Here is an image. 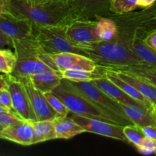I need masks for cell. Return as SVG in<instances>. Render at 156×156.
Listing matches in <instances>:
<instances>
[{"label":"cell","mask_w":156,"mask_h":156,"mask_svg":"<svg viewBox=\"0 0 156 156\" xmlns=\"http://www.w3.org/2000/svg\"><path fill=\"white\" fill-rule=\"evenodd\" d=\"M11 15L43 26L66 27L76 19L69 0H10Z\"/></svg>","instance_id":"obj_1"},{"label":"cell","mask_w":156,"mask_h":156,"mask_svg":"<svg viewBox=\"0 0 156 156\" xmlns=\"http://www.w3.org/2000/svg\"><path fill=\"white\" fill-rule=\"evenodd\" d=\"M12 48L17 56L16 66L12 75L24 82L32 76L48 69L59 71L47 53L35 42L33 37L28 39L13 41Z\"/></svg>","instance_id":"obj_2"},{"label":"cell","mask_w":156,"mask_h":156,"mask_svg":"<svg viewBox=\"0 0 156 156\" xmlns=\"http://www.w3.org/2000/svg\"><path fill=\"white\" fill-rule=\"evenodd\" d=\"M81 49L85 56L95 61L97 64L143 65L131 49L130 44L117 37V35L112 41H98Z\"/></svg>","instance_id":"obj_3"},{"label":"cell","mask_w":156,"mask_h":156,"mask_svg":"<svg viewBox=\"0 0 156 156\" xmlns=\"http://www.w3.org/2000/svg\"><path fill=\"white\" fill-rule=\"evenodd\" d=\"M52 92L63 102L70 113L73 114L120 124L117 119L94 105L66 79H62L61 83Z\"/></svg>","instance_id":"obj_4"},{"label":"cell","mask_w":156,"mask_h":156,"mask_svg":"<svg viewBox=\"0 0 156 156\" xmlns=\"http://www.w3.org/2000/svg\"><path fill=\"white\" fill-rule=\"evenodd\" d=\"M33 38L40 48L47 54L69 52L85 55L80 47H76L69 40L65 27L33 24Z\"/></svg>","instance_id":"obj_5"},{"label":"cell","mask_w":156,"mask_h":156,"mask_svg":"<svg viewBox=\"0 0 156 156\" xmlns=\"http://www.w3.org/2000/svg\"><path fill=\"white\" fill-rule=\"evenodd\" d=\"M69 82L94 105L117 119L122 126L134 125L126 115L122 105L105 94L91 82Z\"/></svg>","instance_id":"obj_6"},{"label":"cell","mask_w":156,"mask_h":156,"mask_svg":"<svg viewBox=\"0 0 156 156\" xmlns=\"http://www.w3.org/2000/svg\"><path fill=\"white\" fill-rule=\"evenodd\" d=\"M7 82L8 88L12 96L13 111L23 120L36 121V116L24 84L12 75H7Z\"/></svg>","instance_id":"obj_7"},{"label":"cell","mask_w":156,"mask_h":156,"mask_svg":"<svg viewBox=\"0 0 156 156\" xmlns=\"http://www.w3.org/2000/svg\"><path fill=\"white\" fill-rule=\"evenodd\" d=\"M96 19H74L65 27L69 40L80 48L98 42L95 31Z\"/></svg>","instance_id":"obj_8"},{"label":"cell","mask_w":156,"mask_h":156,"mask_svg":"<svg viewBox=\"0 0 156 156\" xmlns=\"http://www.w3.org/2000/svg\"><path fill=\"white\" fill-rule=\"evenodd\" d=\"M75 122L80 125L86 132L98 134L103 136L128 142L123 133V126L118 123H110L98 119L89 118L83 116L73 114L71 117Z\"/></svg>","instance_id":"obj_9"},{"label":"cell","mask_w":156,"mask_h":156,"mask_svg":"<svg viewBox=\"0 0 156 156\" xmlns=\"http://www.w3.org/2000/svg\"><path fill=\"white\" fill-rule=\"evenodd\" d=\"M76 19L94 20L111 13L112 0H69Z\"/></svg>","instance_id":"obj_10"},{"label":"cell","mask_w":156,"mask_h":156,"mask_svg":"<svg viewBox=\"0 0 156 156\" xmlns=\"http://www.w3.org/2000/svg\"><path fill=\"white\" fill-rule=\"evenodd\" d=\"M0 30L12 42L33 37V24L11 14L0 15Z\"/></svg>","instance_id":"obj_11"},{"label":"cell","mask_w":156,"mask_h":156,"mask_svg":"<svg viewBox=\"0 0 156 156\" xmlns=\"http://www.w3.org/2000/svg\"><path fill=\"white\" fill-rule=\"evenodd\" d=\"M155 29L156 26H147L138 29L132 39L131 49L143 65L156 69V50L145 41L147 35Z\"/></svg>","instance_id":"obj_12"},{"label":"cell","mask_w":156,"mask_h":156,"mask_svg":"<svg viewBox=\"0 0 156 156\" xmlns=\"http://www.w3.org/2000/svg\"><path fill=\"white\" fill-rule=\"evenodd\" d=\"M59 71L66 69H76L94 71L98 69L97 62L88 56L77 53H60L49 54Z\"/></svg>","instance_id":"obj_13"},{"label":"cell","mask_w":156,"mask_h":156,"mask_svg":"<svg viewBox=\"0 0 156 156\" xmlns=\"http://www.w3.org/2000/svg\"><path fill=\"white\" fill-rule=\"evenodd\" d=\"M0 139L13 142L21 146L34 145L33 123L21 120L14 124L5 126L0 134Z\"/></svg>","instance_id":"obj_14"},{"label":"cell","mask_w":156,"mask_h":156,"mask_svg":"<svg viewBox=\"0 0 156 156\" xmlns=\"http://www.w3.org/2000/svg\"><path fill=\"white\" fill-rule=\"evenodd\" d=\"M26 90L30 98L32 108L36 116L37 120H53L57 117L56 113L49 104L45 95L42 91L38 90L30 79L25 81Z\"/></svg>","instance_id":"obj_15"},{"label":"cell","mask_w":156,"mask_h":156,"mask_svg":"<svg viewBox=\"0 0 156 156\" xmlns=\"http://www.w3.org/2000/svg\"><path fill=\"white\" fill-rule=\"evenodd\" d=\"M125 114L134 125L140 128L146 126L156 127V107L121 105Z\"/></svg>","instance_id":"obj_16"},{"label":"cell","mask_w":156,"mask_h":156,"mask_svg":"<svg viewBox=\"0 0 156 156\" xmlns=\"http://www.w3.org/2000/svg\"><path fill=\"white\" fill-rule=\"evenodd\" d=\"M94 85H95L98 88L103 91L105 94L117 101L120 105H139V106H146L133 98L125 93L120 88H119L117 85L111 82L109 79L105 75L102 77L96 79L91 81ZM148 107V106H146Z\"/></svg>","instance_id":"obj_17"},{"label":"cell","mask_w":156,"mask_h":156,"mask_svg":"<svg viewBox=\"0 0 156 156\" xmlns=\"http://www.w3.org/2000/svg\"><path fill=\"white\" fill-rule=\"evenodd\" d=\"M103 69L123 72L133 75L156 86V69L145 65H106L98 64Z\"/></svg>","instance_id":"obj_18"},{"label":"cell","mask_w":156,"mask_h":156,"mask_svg":"<svg viewBox=\"0 0 156 156\" xmlns=\"http://www.w3.org/2000/svg\"><path fill=\"white\" fill-rule=\"evenodd\" d=\"M111 71L114 72L118 77L124 80L125 82L132 85L139 92L141 93L154 106L156 107V86L143 80V79L133 76V75L123 73V72L117 71V70H111Z\"/></svg>","instance_id":"obj_19"},{"label":"cell","mask_w":156,"mask_h":156,"mask_svg":"<svg viewBox=\"0 0 156 156\" xmlns=\"http://www.w3.org/2000/svg\"><path fill=\"white\" fill-rule=\"evenodd\" d=\"M33 85L43 93L52 91L62 82L59 71L48 69L37 73L30 78Z\"/></svg>","instance_id":"obj_20"},{"label":"cell","mask_w":156,"mask_h":156,"mask_svg":"<svg viewBox=\"0 0 156 156\" xmlns=\"http://www.w3.org/2000/svg\"><path fill=\"white\" fill-rule=\"evenodd\" d=\"M56 139L69 140L76 136L85 133L83 127L68 117H56L53 120Z\"/></svg>","instance_id":"obj_21"},{"label":"cell","mask_w":156,"mask_h":156,"mask_svg":"<svg viewBox=\"0 0 156 156\" xmlns=\"http://www.w3.org/2000/svg\"><path fill=\"white\" fill-rule=\"evenodd\" d=\"M62 79L72 82H91L105 75V72L98 66V69L94 71L76 69H66L59 71Z\"/></svg>","instance_id":"obj_22"},{"label":"cell","mask_w":156,"mask_h":156,"mask_svg":"<svg viewBox=\"0 0 156 156\" xmlns=\"http://www.w3.org/2000/svg\"><path fill=\"white\" fill-rule=\"evenodd\" d=\"M95 31L99 41H112L118 34V27L114 20L106 15L96 18Z\"/></svg>","instance_id":"obj_23"},{"label":"cell","mask_w":156,"mask_h":156,"mask_svg":"<svg viewBox=\"0 0 156 156\" xmlns=\"http://www.w3.org/2000/svg\"><path fill=\"white\" fill-rule=\"evenodd\" d=\"M100 68L105 72L106 76L111 81V82H114L115 85H117L119 88H121L125 93H126L128 95L130 96V97L132 98H133L134 100L140 102V103L143 104V105H146V106L149 107V108L155 107L154 106V105H152L146 97H144L141 93L139 92L132 85H130L129 83L125 82L124 80H123V79H120V77H118L114 72L111 71V70L105 69H102L101 67H100Z\"/></svg>","instance_id":"obj_24"},{"label":"cell","mask_w":156,"mask_h":156,"mask_svg":"<svg viewBox=\"0 0 156 156\" xmlns=\"http://www.w3.org/2000/svg\"><path fill=\"white\" fill-rule=\"evenodd\" d=\"M33 123L34 131V143H44L46 141L56 140V130L53 120H36Z\"/></svg>","instance_id":"obj_25"},{"label":"cell","mask_w":156,"mask_h":156,"mask_svg":"<svg viewBox=\"0 0 156 156\" xmlns=\"http://www.w3.org/2000/svg\"><path fill=\"white\" fill-rule=\"evenodd\" d=\"M17 56L10 49H0V73L12 74L16 66Z\"/></svg>","instance_id":"obj_26"},{"label":"cell","mask_w":156,"mask_h":156,"mask_svg":"<svg viewBox=\"0 0 156 156\" xmlns=\"http://www.w3.org/2000/svg\"><path fill=\"white\" fill-rule=\"evenodd\" d=\"M138 0H112L111 4V12L115 15L132 12L136 9Z\"/></svg>","instance_id":"obj_27"},{"label":"cell","mask_w":156,"mask_h":156,"mask_svg":"<svg viewBox=\"0 0 156 156\" xmlns=\"http://www.w3.org/2000/svg\"><path fill=\"white\" fill-rule=\"evenodd\" d=\"M44 94L51 108L56 113L57 117H68L70 111L57 96L55 95L52 91H48Z\"/></svg>","instance_id":"obj_28"},{"label":"cell","mask_w":156,"mask_h":156,"mask_svg":"<svg viewBox=\"0 0 156 156\" xmlns=\"http://www.w3.org/2000/svg\"><path fill=\"white\" fill-rule=\"evenodd\" d=\"M123 133H124L128 143H130L135 147L141 143L143 139L145 137L141 128L136 125L123 126Z\"/></svg>","instance_id":"obj_29"},{"label":"cell","mask_w":156,"mask_h":156,"mask_svg":"<svg viewBox=\"0 0 156 156\" xmlns=\"http://www.w3.org/2000/svg\"><path fill=\"white\" fill-rule=\"evenodd\" d=\"M136 149L143 155H149L156 154V140L145 136L141 143L136 146Z\"/></svg>","instance_id":"obj_30"},{"label":"cell","mask_w":156,"mask_h":156,"mask_svg":"<svg viewBox=\"0 0 156 156\" xmlns=\"http://www.w3.org/2000/svg\"><path fill=\"white\" fill-rule=\"evenodd\" d=\"M23 120L15 111H5L0 112V124L4 127L17 123L19 120Z\"/></svg>","instance_id":"obj_31"},{"label":"cell","mask_w":156,"mask_h":156,"mask_svg":"<svg viewBox=\"0 0 156 156\" xmlns=\"http://www.w3.org/2000/svg\"><path fill=\"white\" fill-rule=\"evenodd\" d=\"M0 105L9 111H13L11 93L8 87L0 89Z\"/></svg>","instance_id":"obj_32"},{"label":"cell","mask_w":156,"mask_h":156,"mask_svg":"<svg viewBox=\"0 0 156 156\" xmlns=\"http://www.w3.org/2000/svg\"><path fill=\"white\" fill-rule=\"evenodd\" d=\"M142 131L145 136L156 140V127L153 126H146L141 127Z\"/></svg>","instance_id":"obj_33"},{"label":"cell","mask_w":156,"mask_h":156,"mask_svg":"<svg viewBox=\"0 0 156 156\" xmlns=\"http://www.w3.org/2000/svg\"><path fill=\"white\" fill-rule=\"evenodd\" d=\"M145 41L148 45L156 50V29L147 35V37L145 38Z\"/></svg>","instance_id":"obj_34"},{"label":"cell","mask_w":156,"mask_h":156,"mask_svg":"<svg viewBox=\"0 0 156 156\" xmlns=\"http://www.w3.org/2000/svg\"><path fill=\"white\" fill-rule=\"evenodd\" d=\"M12 45H13V42L12 40L5 35L0 30V49L4 48L5 46L12 47Z\"/></svg>","instance_id":"obj_35"},{"label":"cell","mask_w":156,"mask_h":156,"mask_svg":"<svg viewBox=\"0 0 156 156\" xmlns=\"http://www.w3.org/2000/svg\"><path fill=\"white\" fill-rule=\"evenodd\" d=\"M9 5L10 0H0V15L11 14Z\"/></svg>","instance_id":"obj_36"},{"label":"cell","mask_w":156,"mask_h":156,"mask_svg":"<svg viewBox=\"0 0 156 156\" xmlns=\"http://www.w3.org/2000/svg\"><path fill=\"white\" fill-rule=\"evenodd\" d=\"M156 0H138L137 1V6L143 9L151 7L155 4Z\"/></svg>","instance_id":"obj_37"},{"label":"cell","mask_w":156,"mask_h":156,"mask_svg":"<svg viewBox=\"0 0 156 156\" xmlns=\"http://www.w3.org/2000/svg\"><path fill=\"white\" fill-rule=\"evenodd\" d=\"M8 87L7 75L0 74V89Z\"/></svg>","instance_id":"obj_38"},{"label":"cell","mask_w":156,"mask_h":156,"mask_svg":"<svg viewBox=\"0 0 156 156\" xmlns=\"http://www.w3.org/2000/svg\"><path fill=\"white\" fill-rule=\"evenodd\" d=\"M151 9H152V12H153V13L155 14V16H156V5L154 4L153 5H152V6H151Z\"/></svg>","instance_id":"obj_39"},{"label":"cell","mask_w":156,"mask_h":156,"mask_svg":"<svg viewBox=\"0 0 156 156\" xmlns=\"http://www.w3.org/2000/svg\"><path fill=\"white\" fill-rule=\"evenodd\" d=\"M9 111V110H7L6 108H5L4 107L2 106V105H0V112H1V111Z\"/></svg>","instance_id":"obj_40"},{"label":"cell","mask_w":156,"mask_h":156,"mask_svg":"<svg viewBox=\"0 0 156 156\" xmlns=\"http://www.w3.org/2000/svg\"><path fill=\"white\" fill-rule=\"evenodd\" d=\"M3 129H4V126H3L2 125H1V124H0V134H1L2 131L3 130Z\"/></svg>","instance_id":"obj_41"},{"label":"cell","mask_w":156,"mask_h":156,"mask_svg":"<svg viewBox=\"0 0 156 156\" xmlns=\"http://www.w3.org/2000/svg\"><path fill=\"white\" fill-rule=\"evenodd\" d=\"M34 1H44V0H34Z\"/></svg>","instance_id":"obj_42"}]
</instances>
